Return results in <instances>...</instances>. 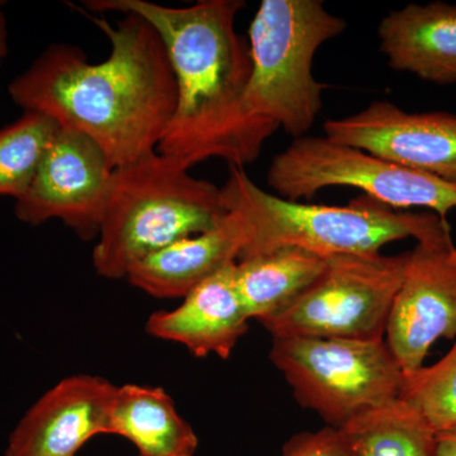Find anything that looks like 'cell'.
<instances>
[{
  "label": "cell",
  "mask_w": 456,
  "mask_h": 456,
  "mask_svg": "<svg viewBox=\"0 0 456 456\" xmlns=\"http://www.w3.org/2000/svg\"><path fill=\"white\" fill-rule=\"evenodd\" d=\"M407 253L338 255L298 301L263 326L273 338L384 340Z\"/></svg>",
  "instance_id": "obj_8"
},
{
  "label": "cell",
  "mask_w": 456,
  "mask_h": 456,
  "mask_svg": "<svg viewBox=\"0 0 456 456\" xmlns=\"http://www.w3.org/2000/svg\"><path fill=\"white\" fill-rule=\"evenodd\" d=\"M341 430L359 456H436V432L401 398L356 416Z\"/></svg>",
  "instance_id": "obj_18"
},
{
  "label": "cell",
  "mask_w": 456,
  "mask_h": 456,
  "mask_svg": "<svg viewBox=\"0 0 456 456\" xmlns=\"http://www.w3.org/2000/svg\"><path fill=\"white\" fill-rule=\"evenodd\" d=\"M108 435L130 440L139 456H193L198 448L196 432L173 398L156 387H117Z\"/></svg>",
  "instance_id": "obj_17"
},
{
  "label": "cell",
  "mask_w": 456,
  "mask_h": 456,
  "mask_svg": "<svg viewBox=\"0 0 456 456\" xmlns=\"http://www.w3.org/2000/svg\"><path fill=\"white\" fill-rule=\"evenodd\" d=\"M226 211L217 226L150 255L126 279L156 298H184L206 279L236 263L244 251V221L233 209Z\"/></svg>",
  "instance_id": "obj_14"
},
{
  "label": "cell",
  "mask_w": 456,
  "mask_h": 456,
  "mask_svg": "<svg viewBox=\"0 0 456 456\" xmlns=\"http://www.w3.org/2000/svg\"><path fill=\"white\" fill-rule=\"evenodd\" d=\"M268 184L278 197L293 202L311 200L322 189L349 187L395 211L426 208L448 221L456 209V184L326 136L294 139L273 159Z\"/></svg>",
  "instance_id": "obj_7"
},
{
  "label": "cell",
  "mask_w": 456,
  "mask_h": 456,
  "mask_svg": "<svg viewBox=\"0 0 456 456\" xmlns=\"http://www.w3.org/2000/svg\"><path fill=\"white\" fill-rule=\"evenodd\" d=\"M398 398L419 411L436 434L456 428V338L439 362L403 374Z\"/></svg>",
  "instance_id": "obj_20"
},
{
  "label": "cell",
  "mask_w": 456,
  "mask_h": 456,
  "mask_svg": "<svg viewBox=\"0 0 456 456\" xmlns=\"http://www.w3.org/2000/svg\"><path fill=\"white\" fill-rule=\"evenodd\" d=\"M110 42L103 62L79 47L53 45L9 86L25 112L49 116L88 136L113 169L158 151L178 101L175 75L154 27L134 13L112 25L86 13Z\"/></svg>",
  "instance_id": "obj_1"
},
{
  "label": "cell",
  "mask_w": 456,
  "mask_h": 456,
  "mask_svg": "<svg viewBox=\"0 0 456 456\" xmlns=\"http://www.w3.org/2000/svg\"><path fill=\"white\" fill-rule=\"evenodd\" d=\"M281 456H359L353 443L341 428H327L301 432L283 446Z\"/></svg>",
  "instance_id": "obj_21"
},
{
  "label": "cell",
  "mask_w": 456,
  "mask_h": 456,
  "mask_svg": "<svg viewBox=\"0 0 456 456\" xmlns=\"http://www.w3.org/2000/svg\"><path fill=\"white\" fill-rule=\"evenodd\" d=\"M221 194L224 209H233L244 221L248 240L240 259L283 246L325 259L375 255L408 237L419 242L452 233L449 222L435 213L398 212L368 197L346 207L284 200L255 184L244 167H230Z\"/></svg>",
  "instance_id": "obj_3"
},
{
  "label": "cell",
  "mask_w": 456,
  "mask_h": 456,
  "mask_svg": "<svg viewBox=\"0 0 456 456\" xmlns=\"http://www.w3.org/2000/svg\"><path fill=\"white\" fill-rule=\"evenodd\" d=\"M117 387L94 375L57 383L31 407L9 437L7 456H75L108 435Z\"/></svg>",
  "instance_id": "obj_12"
},
{
  "label": "cell",
  "mask_w": 456,
  "mask_h": 456,
  "mask_svg": "<svg viewBox=\"0 0 456 456\" xmlns=\"http://www.w3.org/2000/svg\"><path fill=\"white\" fill-rule=\"evenodd\" d=\"M436 456H456V428L436 435Z\"/></svg>",
  "instance_id": "obj_22"
},
{
  "label": "cell",
  "mask_w": 456,
  "mask_h": 456,
  "mask_svg": "<svg viewBox=\"0 0 456 456\" xmlns=\"http://www.w3.org/2000/svg\"><path fill=\"white\" fill-rule=\"evenodd\" d=\"M327 259L283 246L237 261L235 285L248 318L261 325L287 311L325 273Z\"/></svg>",
  "instance_id": "obj_16"
},
{
  "label": "cell",
  "mask_w": 456,
  "mask_h": 456,
  "mask_svg": "<svg viewBox=\"0 0 456 456\" xmlns=\"http://www.w3.org/2000/svg\"><path fill=\"white\" fill-rule=\"evenodd\" d=\"M226 212L221 188L152 152L114 169L93 265L101 277L126 279L141 260L211 230Z\"/></svg>",
  "instance_id": "obj_4"
},
{
  "label": "cell",
  "mask_w": 456,
  "mask_h": 456,
  "mask_svg": "<svg viewBox=\"0 0 456 456\" xmlns=\"http://www.w3.org/2000/svg\"><path fill=\"white\" fill-rule=\"evenodd\" d=\"M378 35L395 70L441 86L456 84V4H408L384 17Z\"/></svg>",
  "instance_id": "obj_15"
},
{
  "label": "cell",
  "mask_w": 456,
  "mask_h": 456,
  "mask_svg": "<svg viewBox=\"0 0 456 456\" xmlns=\"http://www.w3.org/2000/svg\"><path fill=\"white\" fill-rule=\"evenodd\" d=\"M270 360L298 403L336 428L397 399L403 382L386 340L273 338Z\"/></svg>",
  "instance_id": "obj_6"
},
{
  "label": "cell",
  "mask_w": 456,
  "mask_h": 456,
  "mask_svg": "<svg viewBox=\"0 0 456 456\" xmlns=\"http://www.w3.org/2000/svg\"><path fill=\"white\" fill-rule=\"evenodd\" d=\"M2 4V3H0ZM8 53V32L7 22L5 18L0 12V61L7 56Z\"/></svg>",
  "instance_id": "obj_23"
},
{
  "label": "cell",
  "mask_w": 456,
  "mask_h": 456,
  "mask_svg": "<svg viewBox=\"0 0 456 456\" xmlns=\"http://www.w3.org/2000/svg\"><path fill=\"white\" fill-rule=\"evenodd\" d=\"M93 13H134L160 36L175 75L178 101L159 154L191 170L222 159L244 167L259 158L278 130L254 118L245 106L250 79V46L236 31L241 0H200L167 7L147 0H86Z\"/></svg>",
  "instance_id": "obj_2"
},
{
  "label": "cell",
  "mask_w": 456,
  "mask_h": 456,
  "mask_svg": "<svg viewBox=\"0 0 456 456\" xmlns=\"http://www.w3.org/2000/svg\"><path fill=\"white\" fill-rule=\"evenodd\" d=\"M345 29L346 22L321 0H263L248 28V112L294 139L305 136L322 110L326 88L312 73L314 55Z\"/></svg>",
  "instance_id": "obj_5"
},
{
  "label": "cell",
  "mask_w": 456,
  "mask_h": 456,
  "mask_svg": "<svg viewBox=\"0 0 456 456\" xmlns=\"http://www.w3.org/2000/svg\"><path fill=\"white\" fill-rule=\"evenodd\" d=\"M456 338V246L450 235L417 242L387 323L386 340L403 373L424 367L432 345Z\"/></svg>",
  "instance_id": "obj_10"
},
{
  "label": "cell",
  "mask_w": 456,
  "mask_h": 456,
  "mask_svg": "<svg viewBox=\"0 0 456 456\" xmlns=\"http://www.w3.org/2000/svg\"><path fill=\"white\" fill-rule=\"evenodd\" d=\"M323 131L341 145L456 184L455 114L408 113L378 101L353 116L330 119Z\"/></svg>",
  "instance_id": "obj_11"
},
{
  "label": "cell",
  "mask_w": 456,
  "mask_h": 456,
  "mask_svg": "<svg viewBox=\"0 0 456 456\" xmlns=\"http://www.w3.org/2000/svg\"><path fill=\"white\" fill-rule=\"evenodd\" d=\"M236 263L194 288L179 307L152 314L147 332L184 345L197 358H230L250 320L237 294Z\"/></svg>",
  "instance_id": "obj_13"
},
{
  "label": "cell",
  "mask_w": 456,
  "mask_h": 456,
  "mask_svg": "<svg viewBox=\"0 0 456 456\" xmlns=\"http://www.w3.org/2000/svg\"><path fill=\"white\" fill-rule=\"evenodd\" d=\"M59 128L55 119L36 112L0 128V196L17 200L26 193Z\"/></svg>",
  "instance_id": "obj_19"
},
{
  "label": "cell",
  "mask_w": 456,
  "mask_h": 456,
  "mask_svg": "<svg viewBox=\"0 0 456 456\" xmlns=\"http://www.w3.org/2000/svg\"><path fill=\"white\" fill-rule=\"evenodd\" d=\"M113 171L94 141L60 127L31 185L16 200L18 220L32 226L60 220L80 239H94L106 212Z\"/></svg>",
  "instance_id": "obj_9"
}]
</instances>
